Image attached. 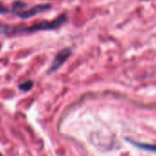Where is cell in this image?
<instances>
[{
  "mask_svg": "<svg viewBox=\"0 0 156 156\" xmlns=\"http://www.w3.org/2000/svg\"><path fill=\"white\" fill-rule=\"evenodd\" d=\"M0 156H1V154H0Z\"/></svg>",
  "mask_w": 156,
  "mask_h": 156,
  "instance_id": "8",
  "label": "cell"
},
{
  "mask_svg": "<svg viewBox=\"0 0 156 156\" xmlns=\"http://www.w3.org/2000/svg\"><path fill=\"white\" fill-rule=\"evenodd\" d=\"M33 87V81L31 80H28V81H25L21 84L19 85V89L23 91V92H28L30 91Z\"/></svg>",
  "mask_w": 156,
  "mask_h": 156,
  "instance_id": "5",
  "label": "cell"
},
{
  "mask_svg": "<svg viewBox=\"0 0 156 156\" xmlns=\"http://www.w3.org/2000/svg\"><path fill=\"white\" fill-rule=\"evenodd\" d=\"M27 4L22 2V1H20V0H16L14 1L11 5V11H12V14H15L17 12H20V11H23L26 8H27Z\"/></svg>",
  "mask_w": 156,
  "mask_h": 156,
  "instance_id": "4",
  "label": "cell"
},
{
  "mask_svg": "<svg viewBox=\"0 0 156 156\" xmlns=\"http://www.w3.org/2000/svg\"><path fill=\"white\" fill-rule=\"evenodd\" d=\"M10 13L12 14L11 9H8L7 7L0 5V15H6V14H10Z\"/></svg>",
  "mask_w": 156,
  "mask_h": 156,
  "instance_id": "7",
  "label": "cell"
},
{
  "mask_svg": "<svg viewBox=\"0 0 156 156\" xmlns=\"http://www.w3.org/2000/svg\"><path fill=\"white\" fill-rule=\"evenodd\" d=\"M51 8H52L51 4H40V5L35 6V7H32L27 10L17 12L14 15H16L17 17H19L22 20H28V19H30L34 16H37L42 12L48 11V10L51 9Z\"/></svg>",
  "mask_w": 156,
  "mask_h": 156,
  "instance_id": "2",
  "label": "cell"
},
{
  "mask_svg": "<svg viewBox=\"0 0 156 156\" xmlns=\"http://www.w3.org/2000/svg\"><path fill=\"white\" fill-rule=\"evenodd\" d=\"M67 21V15L65 13L61 14L55 20L51 21H41L31 26H9L0 24V34L12 35L19 33H32L41 30H52L60 28Z\"/></svg>",
  "mask_w": 156,
  "mask_h": 156,
  "instance_id": "1",
  "label": "cell"
},
{
  "mask_svg": "<svg viewBox=\"0 0 156 156\" xmlns=\"http://www.w3.org/2000/svg\"><path fill=\"white\" fill-rule=\"evenodd\" d=\"M134 145L140 147V149L143 150H147V151H156V146L153 145H148V144H143V143H137V142H133Z\"/></svg>",
  "mask_w": 156,
  "mask_h": 156,
  "instance_id": "6",
  "label": "cell"
},
{
  "mask_svg": "<svg viewBox=\"0 0 156 156\" xmlns=\"http://www.w3.org/2000/svg\"><path fill=\"white\" fill-rule=\"evenodd\" d=\"M71 54H72L71 48H64L62 51H60L56 54V56L54 57V59H53V61H52V62H51V64L48 70V73H51L58 70L66 62V60L71 56Z\"/></svg>",
  "mask_w": 156,
  "mask_h": 156,
  "instance_id": "3",
  "label": "cell"
}]
</instances>
